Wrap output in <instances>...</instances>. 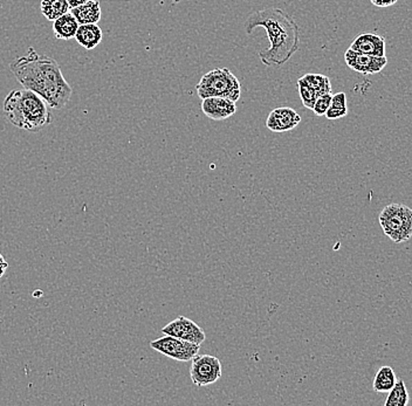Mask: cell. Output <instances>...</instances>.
Returning a JSON list of instances; mask_svg holds the SVG:
<instances>
[{
	"instance_id": "6da1fadb",
	"label": "cell",
	"mask_w": 412,
	"mask_h": 406,
	"mask_svg": "<svg viewBox=\"0 0 412 406\" xmlns=\"http://www.w3.org/2000/svg\"><path fill=\"white\" fill-rule=\"evenodd\" d=\"M10 69L24 88L44 98L49 108L62 109L69 105L73 88L53 58L40 55L30 48L26 55L12 61Z\"/></svg>"
},
{
	"instance_id": "7a4b0ae2",
	"label": "cell",
	"mask_w": 412,
	"mask_h": 406,
	"mask_svg": "<svg viewBox=\"0 0 412 406\" xmlns=\"http://www.w3.org/2000/svg\"><path fill=\"white\" fill-rule=\"evenodd\" d=\"M264 27L269 37V49L260 51L261 62L267 66H283L300 48V28L295 20L286 12L276 8L254 12L246 19V33L254 28Z\"/></svg>"
},
{
	"instance_id": "3957f363",
	"label": "cell",
	"mask_w": 412,
	"mask_h": 406,
	"mask_svg": "<svg viewBox=\"0 0 412 406\" xmlns=\"http://www.w3.org/2000/svg\"><path fill=\"white\" fill-rule=\"evenodd\" d=\"M6 120L17 128L27 132H39L52 123L49 105L26 88L10 91L4 101Z\"/></svg>"
},
{
	"instance_id": "277c9868",
	"label": "cell",
	"mask_w": 412,
	"mask_h": 406,
	"mask_svg": "<svg viewBox=\"0 0 412 406\" xmlns=\"http://www.w3.org/2000/svg\"><path fill=\"white\" fill-rule=\"evenodd\" d=\"M196 88L197 94L201 98L218 96L229 98L235 103L242 94L239 80L227 68H215L206 73Z\"/></svg>"
},
{
	"instance_id": "5b68a950",
	"label": "cell",
	"mask_w": 412,
	"mask_h": 406,
	"mask_svg": "<svg viewBox=\"0 0 412 406\" xmlns=\"http://www.w3.org/2000/svg\"><path fill=\"white\" fill-rule=\"evenodd\" d=\"M379 225L390 240L402 244L412 238V209L403 204H390L379 215Z\"/></svg>"
},
{
	"instance_id": "8992f818",
	"label": "cell",
	"mask_w": 412,
	"mask_h": 406,
	"mask_svg": "<svg viewBox=\"0 0 412 406\" xmlns=\"http://www.w3.org/2000/svg\"><path fill=\"white\" fill-rule=\"evenodd\" d=\"M191 362L190 378L197 387H208L222 378L223 365L216 356L196 355Z\"/></svg>"
},
{
	"instance_id": "52a82bcc",
	"label": "cell",
	"mask_w": 412,
	"mask_h": 406,
	"mask_svg": "<svg viewBox=\"0 0 412 406\" xmlns=\"http://www.w3.org/2000/svg\"><path fill=\"white\" fill-rule=\"evenodd\" d=\"M150 346L159 354L178 362L191 361L196 355L199 354V349H201V344L177 339L170 335H165L163 337L152 341Z\"/></svg>"
},
{
	"instance_id": "ba28073f",
	"label": "cell",
	"mask_w": 412,
	"mask_h": 406,
	"mask_svg": "<svg viewBox=\"0 0 412 406\" xmlns=\"http://www.w3.org/2000/svg\"><path fill=\"white\" fill-rule=\"evenodd\" d=\"M344 61L354 72L364 76H373L382 72L388 64L386 57H373V55L355 52L350 48L347 49L344 53Z\"/></svg>"
},
{
	"instance_id": "9c48e42d",
	"label": "cell",
	"mask_w": 412,
	"mask_h": 406,
	"mask_svg": "<svg viewBox=\"0 0 412 406\" xmlns=\"http://www.w3.org/2000/svg\"><path fill=\"white\" fill-rule=\"evenodd\" d=\"M162 333L201 346L206 339L204 330L186 316H179L176 320L171 321L170 324L162 328Z\"/></svg>"
},
{
	"instance_id": "30bf717a",
	"label": "cell",
	"mask_w": 412,
	"mask_h": 406,
	"mask_svg": "<svg viewBox=\"0 0 412 406\" xmlns=\"http://www.w3.org/2000/svg\"><path fill=\"white\" fill-rule=\"evenodd\" d=\"M301 122V116L293 108L279 107L269 113L266 127L273 132H291Z\"/></svg>"
},
{
	"instance_id": "8fae6325",
	"label": "cell",
	"mask_w": 412,
	"mask_h": 406,
	"mask_svg": "<svg viewBox=\"0 0 412 406\" xmlns=\"http://www.w3.org/2000/svg\"><path fill=\"white\" fill-rule=\"evenodd\" d=\"M203 113L213 121H224L235 115L237 112L235 102L226 98H206L201 102Z\"/></svg>"
},
{
	"instance_id": "7c38bea8",
	"label": "cell",
	"mask_w": 412,
	"mask_h": 406,
	"mask_svg": "<svg viewBox=\"0 0 412 406\" xmlns=\"http://www.w3.org/2000/svg\"><path fill=\"white\" fill-rule=\"evenodd\" d=\"M386 39L376 33L359 34L352 42L349 48L355 52L373 55V57H386Z\"/></svg>"
},
{
	"instance_id": "4fadbf2b",
	"label": "cell",
	"mask_w": 412,
	"mask_h": 406,
	"mask_svg": "<svg viewBox=\"0 0 412 406\" xmlns=\"http://www.w3.org/2000/svg\"><path fill=\"white\" fill-rule=\"evenodd\" d=\"M103 32L98 24H82L78 28L75 40L86 51H91L102 42Z\"/></svg>"
},
{
	"instance_id": "5bb4252c",
	"label": "cell",
	"mask_w": 412,
	"mask_h": 406,
	"mask_svg": "<svg viewBox=\"0 0 412 406\" xmlns=\"http://www.w3.org/2000/svg\"><path fill=\"white\" fill-rule=\"evenodd\" d=\"M72 13L80 25L82 24H98L102 17L101 5L98 0H89L84 4L71 8Z\"/></svg>"
},
{
	"instance_id": "9a60e30c",
	"label": "cell",
	"mask_w": 412,
	"mask_h": 406,
	"mask_svg": "<svg viewBox=\"0 0 412 406\" xmlns=\"http://www.w3.org/2000/svg\"><path fill=\"white\" fill-rule=\"evenodd\" d=\"M79 26L80 24L78 23L75 17L71 12H67L66 15H61L60 18L54 20V37L59 40H71L75 38Z\"/></svg>"
},
{
	"instance_id": "2e32d148",
	"label": "cell",
	"mask_w": 412,
	"mask_h": 406,
	"mask_svg": "<svg viewBox=\"0 0 412 406\" xmlns=\"http://www.w3.org/2000/svg\"><path fill=\"white\" fill-rule=\"evenodd\" d=\"M396 382H397V377L393 369L386 365L379 369L376 373L373 387H374V391L384 394V392H389Z\"/></svg>"
},
{
	"instance_id": "e0dca14e",
	"label": "cell",
	"mask_w": 412,
	"mask_h": 406,
	"mask_svg": "<svg viewBox=\"0 0 412 406\" xmlns=\"http://www.w3.org/2000/svg\"><path fill=\"white\" fill-rule=\"evenodd\" d=\"M40 10L46 19L54 21L61 15L69 12V5L67 0H42Z\"/></svg>"
},
{
	"instance_id": "ac0fdd59",
	"label": "cell",
	"mask_w": 412,
	"mask_h": 406,
	"mask_svg": "<svg viewBox=\"0 0 412 406\" xmlns=\"http://www.w3.org/2000/svg\"><path fill=\"white\" fill-rule=\"evenodd\" d=\"M409 403V394L405 387L404 380H397L390 390L386 397V406H406Z\"/></svg>"
},
{
	"instance_id": "d6986e66",
	"label": "cell",
	"mask_w": 412,
	"mask_h": 406,
	"mask_svg": "<svg viewBox=\"0 0 412 406\" xmlns=\"http://www.w3.org/2000/svg\"><path fill=\"white\" fill-rule=\"evenodd\" d=\"M303 79L318 93L319 96L327 94V93H332V83H330L328 76L308 73L306 76H303Z\"/></svg>"
},
{
	"instance_id": "ffe728a7",
	"label": "cell",
	"mask_w": 412,
	"mask_h": 406,
	"mask_svg": "<svg viewBox=\"0 0 412 406\" xmlns=\"http://www.w3.org/2000/svg\"><path fill=\"white\" fill-rule=\"evenodd\" d=\"M298 89H299L300 98H301L303 105L306 107L307 109H313L315 101L319 98L318 93L303 78H300L298 81Z\"/></svg>"
},
{
	"instance_id": "44dd1931",
	"label": "cell",
	"mask_w": 412,
	"mask_h": 406,
	"mask_svg": "<svg viewBox=\"0 0 412 406\" xmlns=\"http://www.w3.org/2000/svg\"><path fill=\"white\" fill-rule=\"evenodd\" d=\"M332 98H333V94H332V93H327V94L320 95V96L316 98L314 107H313V109H312L314 112L315 115H318V116H325L327 110H328L329 107H330V103H332Z\"/></svg>"
},
{
	"instance_id": "7402d4cb",
	"label": "cell",
	"mask_w": 412,
	"mask_h": 406,
	"mask_svg": "<svg viewBox=\"0 0 412 406\" xmlns=\"http://www.w3.org/2000/svg\"><path fill=\"white\" fill-rule=\"evenodd\" d=\"M330 107H334V108H341V109H347V108H348V107H347V95L344 94V93H337V94H334L333 98H332Z\"/></svg>"
},
{
	"instance_id": "603a6c76",
	"label": "cell",
	"mask_w": 412,
	"mask_h": 406,
	"mask_svg": "<svg viewBox=\"0 0 412 406\" xmlns=\"http://www.w3.org/2000/svg\"><path fill=\"white\" fill-rule=\"evenodd\" d=\"M348 114V108L347 109H341V108H334V107H329L325 116L328 120H337V118H342V117L347 116Z\"/></svg>"
},
{
	"instance_id": "cb8c5ba5",
	"label": "cell",
	"mask_w": 412,
	"mask_h": 406,
	"mask_svg": "<svg viewBox=\"0 0 412 406\" xmlns=\"http://www.w3.org/2000/svg\"><path fill=\"white\" fill-rule=\"evenodd\" d=\"M371 4L377 8H389L397 3V0H370Z\"/></svg>"
},
{
	"instance_id": "d4e9b609",
	"label": "cell",
	"mask_w": 412,
	"mask_h": 406,
	"mask_svg": "<svg viewBox=\"0 0 412 406\" xmlns=\"http://www.w3.org/2000/svg\"><path fill=\"white\" fill-rule=\"evenodd\" d=\"M8 263L5 261L4 256L0 254V278L4 275L5 272L8 270Z\"/></svg>"
},
{
	"instance_id": "484cf974",
	"label": "cell",
	"mask_w": 412,
	"mask_h": 406,
	"mask_svg": "<svg viewBox=\"0 0 412 406\" xmlns=\"http://www.w3.org/2000/svg\"><path fill=\"white\" fill-rule=\"evenodd\" d=\"M67 1H69V8H73L79 6V5L84 4L89 0H67Z\"/></svg>"
}]
</instances>
